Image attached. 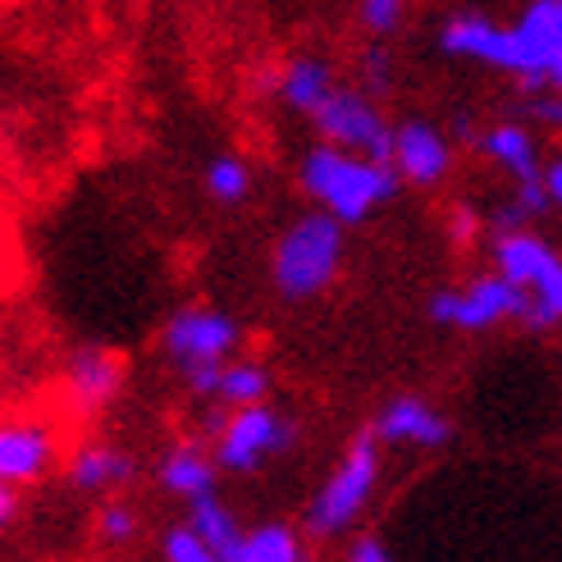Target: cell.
<instances>
[{"mask_svg": "<svg viewBox=\"0 0 562 562\" xmlns=\"http://www.w3.org/2000/svg\"><path fill=\"white\" fill-rule=\"evenodd\" d=\"M297 188L312 206L329 211L352 229V224H367L380 206H389L403 192V179L393 160H375L316 137V147H306L297 160Z\"/></svg>", "mask_w": 562, "mask_h": 562, "instance_id": "1", "label": "cell"}, {"mask_svg": "<svg viewBox=\"0 0 562 562\" xmlns=\"http://www.w3.org/2000/svg\"><path fill=\"white\" fill-rule=\"evenodd\" d=\"M348 261V224L329 211L312 206L284 224L270 247V289L289 306H306L325 297L344 274Z\"/></svg>", "mask_w": 562, "mask_h": 562, "instance_id": "2", "label": "cell"}, {"mask_svg": "<svg viewBox=\"0 0 562 562\" xmlns=\"http://www.w3.org/2000/svg\"><path fill=\"white\" fill-rule=\"evenodd\" d=\"M380 475H384V443L367 426L348 439L339 462L329 467L321 490L312 494L302 513V530L312 544H339L361 526V517L371 513V503L380 494Z\"/></svg>", "mask_w": 562, "mask_h": 562, "instance_id": "3", "label": "cell"}, {"mask_svg": "<svg viewBox=\"0 0 562 562\" xmlns=\"http://www.w3.org/2000/svg\"><path fill=\"white\" fill-rule=\"evenodd\" d=\"M224 475H257L297 448V420L270 398L247 407H224L215 435L206 439Z\"/></svg>", "mask_w": 562, "mask_h": 562, "instance_id": "4", "label": "cell"}, {"mask_svg": "<svg viewBox=\"0 0 562 562\" xmlns=\"http://www.w3.org/2000/svg\"><path fill=\"white\" fill-rule=\"evenodd\" d=\"M526 302H530V293L521 284L490 270V274L467 279V284L435 289L426 302V316H430V325L453 329V334H490L503 325H521Z\"/></svg>", "mask_w": 562, "mask_h": 562, "instance_id": "5", "label": "cell"}, {"mask_svg": "<svg viewBox=\"0 0 562 562\" xmlns=\"http://www.w3.org/2000/svg\"><path fill=\"white\" fill-rule=\"evenodd\" d=\"M247 344V329L234 312L224 306H206L192 302L160 325V357L170 361L179 375L196 371V367H220V361L238 357Z\"/></svg>", "mask_w": 562, "mask_h": 562, "instance_id": "6", "label": "cell"}, {"mask_svg": "<svg viewBox=\"0 0 562 562\" xmlns=\"http://www.w3.org/2000/svg\"><path fill=\"white\" fill-rule=\"evenodd\" d=\"M306 124L316 128L321 143L348 147V151L375 156V160H389L393 156V124L384 120L380 97L367 92V88H348V82H339V88H334L316 105V115L306 120Z\"/></svg>", "mask_w": 562, "mask_h": 562, "instance_id": "7", "label": "cell"}, {"mask_svg": "<svg viewBox=\"0 0 562 562\" xmlns=\"http://www.w3.org/2000/svg\"><path fill=\"white\" fill-rule=\"evenodd\" d=\"M55 467H60V426L55 420H42V416L0 420V481L33 490Z\"/></svg>", "mask_w": 562, "mask_h": 562, "instance_id": "8", "label": "cell"}, {"mask_svg": "<svg viewBox=\"0 0 562 562\" xmlns=\"http://www.w3.org/2000/svg\"><path fill=\"white\" fill-rule=\"evenodd\" d=\"M439 50L448 55V60L485 65L494 74L521 78V46H517L513 23H494L485 14L462 10V14H453L439 27Z\"/></svg>", "mask_w": 562, "mask_h": 562, "instance_id": "9", "label": "cell"}, {"mask_svg": "<svg viewBox=\"0 0 562 562\" xmlns=\"http://www.w3.org/2000/svg\"><path fill=\"white\" fill-rule=\"evenodd\" d=\"M371 430L384 448H416V453H439L453 443V416L435 407L426 393H393L371 416Z\"/></svg>", "mask_w": 562, "mask_h": 562, "instance_id": "10", "label": "cell"}, {"mask_svg": "<svg viewBox=\"0 0 562 562\" xmlns=\"http://www.w3.org/2000/svg\"><path fill=\"white\" fill-rule=\"evenodd\" d=\"M393 170H398L403 188H439L458 165V143L453 133L439 128L435 120H403L393 124Z\"/></svg>", "mask_w": 562, "mask_h": 562, "instance_id": "11", "label": "cell"}, {"mask_svg": "<svg viewBox=\"0 0 562 562\" xmlns=\"http://www.w3.org/2000/svg\"><path fill=\"white\" fill-rule=\"evenodd\" d=\"M124 384H128L124 357L101 344H82L65 361V398L78 416H101L105 407H115Z\"/></svg>", "mask_w": 562, "mask_h": 562, "instance_id": "12", "label": "cell"}, {"mask_svg": "<svg viewBox=\"0 0 562 562\" xmlns=\"http://www.w3.org/2000/svg\"><path fill=\"white\" fill-rule=\"evenodd\" d=\"M133 481H137V458L120 443L88 439L74 443V453L65 458V485L74 494L105 498V494H124Z\"/></svg>", "mask_w": 562, "mask_h": 562, "instance_id": "13", "label": "cell"}, {"mask_svg": "<svg viewBox=\"0 0 562 562\" xmlns=\"http://www.w3.org/2000/svg\"><path fill=\"white\" fill-rule=\"evenodd\" d=\"M490 261H494L498 274H508L513 284H521L526 293L562 266L558 251L536 229H526V224H494V234H490Z\"/></svg>", "mask_w": 562, "mask_h": 562, "instance_id": "14", "label": "cell"}, {"mask_svg": "<svg viewBox=\"0 0 562 562\" xmlns=\"http://www.w3.org/2000/svg\"><path fill=\"white\" fill-rule=\"evenodd\" d=\"M220 462L211 453L206 439H183L175 448H165L160 462H156V485L160 494H170L175 503H196L206 494H220Z\"/></svg>", "mask_w": 562, "mask_h": 562, "instance_id": "15", "label": "cell"}, {"mask_svg": "<svg viewBox=\"0 0 562 562\" xmlns=\"http://www.w3.org/2000/svg\"><path fill=\"white\" fill-rule=\"evenodd\" d=\"M513 33L521 46V92H536V82L549 65V55L562 50V0H530L513 19Z\"/></svg>", "mask_w": 562, "mask_h": 562, "instance_id": "16", "label": "cell"}, {"mask_svg": "<svg viewBox=\"0 0 562 562\" xmlns=\"http://www.w3.org/2000/svg\"><path fill=\"white\" fill-rule=\"evenodd\" d=\"M475 151H481L494 170H503L513 183L540 179L544 175V156H540V137L526 120H498L490 128H481L475 137Z\"/></svg>", "mask_w": 562, "mask_h": 562, "instance_id": "17", "label": "cell"}, {"mask_svg": "<svg viewBox=\"0 0 562 562\" xmlns=\"http://www.w3.org/2000/svg\"><path fill=\"white\" fill-rule=\"evenodd\" d=\"M339 88V69H334L325 55H293V60H284L274 69V97L284 110H293V115L312 120L316 105Z\"/></svg>", "mask_w": 562, "mask_h": 562, "instance_id": "18", "label": "cell"}, {"mask_svg": "<svg viewBox=\"0 0 562 562\" xmlns=\"http://www.w3.org/2000/svg\"><path fill=\"white\" fill-rule=\"evenodd\" d=\"M306 558V530L289 521H261L247 526L229 562H302Z\"/></svg>", "mask_w": 562, "mask_h": 562, "instance_id": "19", "label": "cell"}, {"mask_svg": "<svg viewBox=\"0 0 562 562\" xmlns=\"http://www.w3.org/2000/svg\"><path fill=\"white\" fill-rule=\"evenodd\" d=\"M202 192L215 206L238 211L257 196V170H251V160H243L238 151H220V156L206 160V170H202Z\"/></svg>", "mask_w": 562, "mask_h": 562, "instance_id": "20", "label": "cell"}, {"mask_svg": "<svg viewBox=\"0 0 562 562\" xmlns=\"http://www.w3.org/2000/svg\"><path fill=\"white\" fill-rule=\"evenodd\" d=\"M274 393V371L261 357H229L220 367V384H215V403L220 407H247V403H266Z\"/></svg>", "mask_w": 562, "mask_h": 562, "instance_id": "21", "label": "cell"}, {"mask_svg": "<svg viewBox=\"0 0 562 562\" xmlns=\"http://www.w3.org/2000/svg\"><path fill=\"white\" fill-rule=\"evenodd\" d=\"M188 521L202 530V540L211 544V553H215V562H229L234 558V549H238V540H243V521H238V513L224 503L220 494H206V498H196V503H188Z\"/></svg>", "mask_w": 562, "mask_h": 562, "instance_id": "22", "label": "cell"}, {"mask_svg": "<svg viewBox=\"0 0 562 562\" xmlns=\"http://www.w3.org/2000/svg\"><path fill=\"white\" fill-rule=\"evenodd\" d=\"M143 508H137L133 498L124 494H105L97 503V517H92V536L105 544V549H133L137 540H143Z\"/></svg>", "mask_w": 562, "mask_h": 562, "instance_id": "23", "label": "cell"}, {"mask_svg": "<svg viewBox=\"0 0 562 562\" xmlns=\"http://www.w3.org/2000/svg\"><path fill=\"white\" fill-rule=\"evenodd\" d=\"M521 325H526L530 334H544V329H558V325H562V266H558L549 279H540L536 289H530V302H526Z\"/></svg>", "mask_w": 562, "mask_h": 562, "instance_id": "24", "label": "cell"}, {"mask_svg": "<svg viewBox=\"0 0 562 562\" xmlns=\"http://www.w3.org/2000/svg\"><path fill=\"white\" fill-rule=\"evenodd\" d=\"M156 553H160L165 562H215L211 544L202 540V530H196L192 521H175V526H165V530H160Z\"/></svg>", "mask_w": 562, "mask_h": 562, "instance_id": "25", "label": "cell"}, {"mask_svg": "<svg viewBox=\"0 0 562 562\" xmlns=\"http://www.w3.org/2000/svg\"><path fill=\"white\" fill-rule=\"evenodd\" d=\"M403 19H407V0H357V23L371 42L393 37L403 27Z\"/></svg>", "mask_w": 562, "mask_h": 562, "instance_id": "26", "label": "cell"}, {"mask_svg": "<svg viewBox=\"0 0 562 562\" xmlns=\"http://www.w3.org/2000/svg\"><path fill=\"white\" fill-rule=\"evenodd\" d=\"M361 88L375 92V97H384L393 88V55L384 42H371L367 55H361Z\"/></svg>", "mask_w": 562, "mask_h": 562, "instance_id": "27", "label": "cell"}, {"mask_svg": "<svg viewBox=\"0 0 562 562\" xmlns=\"http://www.w3.org/2000/svg\"><path fill=\"white\" fill-rule=\"evenodd\" d=\"M344 558L348 562H389L393 549L384 536H375V530H352V536L344 540Z\"/></svg>", "mask_w": 562, "mask_h": 562, "instance_id": "28", "label": "cell"}, {"mask_svg": "<svg viewBox=\"0 0 562 562\" xmlns=\"http://www.w3.org/2000/svg\"><path fill=\"white\" fill-rule=\"evenodd\" d=\"M526 110H530V120L544 124V128H558L562 133V92H526Z\"/></svg>", "mask_w": 562, "mask_h": 562, "instance_id": "29", "label": "cell"}, {"mask_svg": "<svg viewBox=\"0 0 562 562\" xmlns=\"http://www.w3.org/2000/svg\"><path fill=\"white\" fill-rule=\"evenodd\" d=\"M19 513H23V490L10 485V481H0V536H10Z\"/></svg>", "mask_w": 562, "mask_h": 562, "instance_id": "30", "label": "cell"}, {"mask_svg": "<svg viewBox=\"0 0 562 562\" xmlns=\"http://www.w3.org/2000/svg\"><path fill=\"white\" fill-rule=\"evenodd\" d=\"M448 133H453V143H458V147H462V143H471V147H475V137H481V128L471 124V115H467V110H458V115H453V124H448Z\"/></svg>", "mask_w": 562, "mask_h": 562, "instance_id": "31", "label": "cell"}, {"mask_svg": "<svg viewBox=\"0 0 562 562\" xmlns=\"http://www.w3.org/2000/svg\"><path fill=\"white\" fill-rule=\"evenodd\" d=\"M544 188L553 196V206H562V156L558 160H544Z\"/></svg>", "mask_w": 562, "mask_h": 562, "instance_id": "32", "label": "cell"}]
</instances>
